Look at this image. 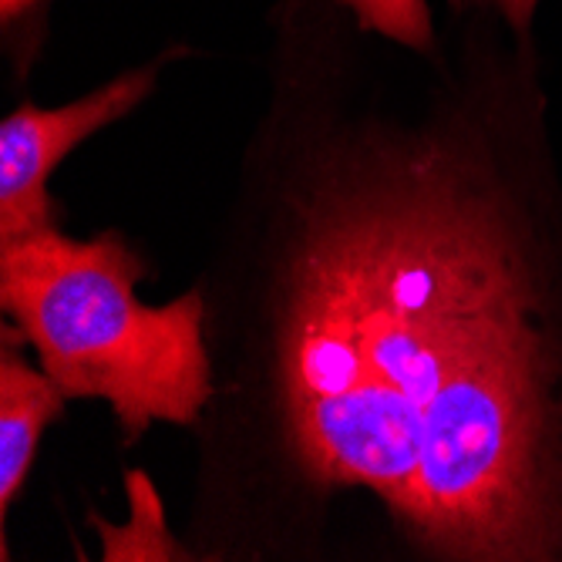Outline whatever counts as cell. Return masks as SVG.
I'll return each mask as SVG.
<instances>
[{
  "label": "cell",
  "instance_id": "1",
  "mask_svg": "<svg viewBox=\"0 0 562 562\" xmlns=\"http://www.w3.org/2000/svg\"><path fill=\"white\" fill-rule=\"evenodd\" d=\"M286 199L267 384L290 472L431 559L562 562V182L532 41L357 128Z\"/></svg>",
  "mask_w": 562,
  "mask_h": 562
},
{
  "label": "cell",
  "instance_id": "2",
  "mask_svg": "<svg viewBox=\"0 0 562 562\" xmlns=\"http://www.w3.org/2000/svg\"><path fill=\"white\" fill-rule=\"evenodd\" d=\"M145 273L115 229L71 239L47 226L0 243L4 314L47 378L68 397L105 401L125 438L195 425L216 394L202 293L148 306Z\"/></svg>",
  "mask_w": 562,
  "mask_h": 562
},
{
  "label": "cell",
  "instance_id": "3",
  "mask_svg": "<svg viewBox=\"0 0 562 562\" xmlns=\"http://www.w3.org/2000/svg\"><path fill=\"white\" fill-rule=\"evenodd\" d=\"M162 61L132 68L61 109H14L0 122V243L55 226L47 182L85 138L135 112L159 81Z\"/></svg>",
  "mask_w": 562,
  "mask_h": 562
},
{
  "label": "cell",
  "instance_id": "4",
  "mask_svg": "<svg viewBox=\"0 0 562 562\" xmlns=\"http://www.w3.org/2000/svg\"><path fill=\"white\" fill-rule=\"evenodd\" d=\"M24 337L4 334L0 357V513H11L18 502L41 435L65 412L68 394L47 378V371L24 357Z\"/></svg>",
  "mask_w": 562,
  "mask_h": 562
},
{
  "label": "cell",
  "instance_id": "5",
  "mask_svg": "<svg viewBox=\"0 0 562 562\" xmlns=\"http://www.w3.org/2000/svg\"><path fill=\"white\" fill-rule=\"evenodd\" d=\"M132 516L125 526L98 522L101 539V559L119 562V559H186V549L172 539L166 526V513L159 492L142 472H132L125 479Z\"/></svg>",
  "mask_w": 562,
  "mask_h": 562
},
{
  "label": "cell",
  "instance_id": "6",
  "mask_svg": "<svg viewBox=\"0 0 562 562\" xmlns=\"http://www.w3.org/2000/svg\"><path fill=\"white\" fill-rule=\"evenodd\" d=\"M334 4L344 8L361 31L381 34L415 55H435L438 41L428 0H334Z\"/></svg>",
  "mask_w": 562,
  "mask_h": 562
},
{
  "label": "cell",
  "instance_id": "7",
  "mask_svg": "<svg viewBox=\"0 0 562 562\" xmlns=\"http://www.w3.org/2000/svg\"><path fill=\"white\" fill-rule=\"evenodd\" d=\"M458 14H479V18H495L508 34L519 41H532V24L539 0H448Z\"/></svg>",
  "mask_w": 562,
  "mask_h": 562
},
{
  "label": "cell",
  "instance_id": "8",
  "mask_svg": "<svg viewBox=\"0 0 562 562\" xmlns=\"http://www.w3.org/2000/svg\"><path fill=\"white\" fill-rule=\"evenodd\" d=\"M47 0H0V21H4V31H14L27 21H34L44 11Z\"/></svg>",
  "mask_w": 562,
  "mask_h": 562
}]
</instances>
